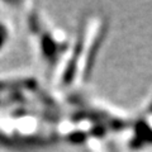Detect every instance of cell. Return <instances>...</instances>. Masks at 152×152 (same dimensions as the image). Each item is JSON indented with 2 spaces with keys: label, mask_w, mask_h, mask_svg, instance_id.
<instances>
[{
  "label": "cell",
  "mask_w": 152,
  "mask_h": 152,
  "mask_svg": "<svg viewBox=\"0 0 152 152\" xmlns=\"http://www.w3.org/2000/svg\"><path fill=\"white\" fill-rule=\"evenodd\" d=\"M41 48L45 58H47L50 62H55V60L58 56V45L55 42L53 37L50 33H42L41 36Z\"/></svg>",
  "instance_id": "1"
},
{
  "label": "cell",
  "mask_w": 152,
  "mask_h": 152,
  "mask_svg": "<svg viewBox=\"0 0 152 152\" xmlns=\"http://www.w3.org/2000/svg\"><path fill=\"white\" fill-rule=\"evenodd\" d=\"M37 83L34 79H20V80H12V81H0V91L8 89H36Z\"/></svg>",
  "instance_id": "2"
},
{
  "label": "cell",
  "mask_w": 152,
  "mask_h": 152,
  "mask_svg": "<svg viewBox=\"0 0 152 152\" xmlns=\"http://www.w3.org/2000/svg\"><path fill=\"white\" fill-rule=\"evenodd\" d=\"M7 41H8V28L3 23H0V48L7 43Z\"/></svg>",
  "instance_id": "3"
},
{
  "label": "cell",
  "mask_w": 152,
  "mask_h": 152,
  "mask_svg": "<svg viewBox=\"0 0 152 152\" xmlns=\"http://www.w3.org/2000/svg\"><path fill=\"white\" fill-rule=\"evenodd\" d=\"M29 27H31V31L32 32H39V23H38V19L36 17V14H32L29 15Z\"/></svg>",
  "instance_id": "4"
}]
</instances>
